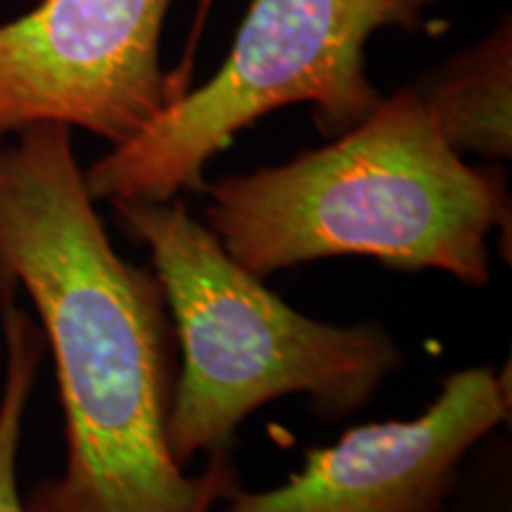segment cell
<instances>
[{
	"label": "cell",
	"mask_w": 512,
	"mask_h": 512,
	"mask_svg": "<svg viewBox=\"0 0 512 512\" xmlns=\"http://www.w3.org/2000/svg\"><path fill=\"white\" fill-rule=\"evenodd\" d=\"M444 512H512V475L508 446L475 451V463L463 470L460 484Z\"/></svg>",
	"instance_id": "9c48e42d"
},
{
	"label": "cell",
	"mask_w": 512,
	"mask_h": 512,
	"mask_svg": "<svg viewBox=\"0 0 512 512\" xmlns=\"http://www.w3.org/2000/svg\"><path fill=\"white\" fill-rule=\"evenodd\" d=\"M441 138L458 155L512 157V19L413 83Z\"/></svg>",
	"instance_id": "52a82bcc"
},
{
	"label": "cell",
	"mask_w": 512,
	"mask_h": 512,
	"mask_svg": "<svg viewBox=\"0 0 512 512\" xmlns=\"http://www.w3.org/2000/svg\"><path fill=\"white\" fill-rule=\"evenodd\" d=\"M174 0H38L0 24V140L36 124L126 143L178 95L162 67Z\"/></svg>",
	"instance_id": "5b68a950"
},
{
	"label": "cell",
	"mask_w": 512,
	"mask_h": 512,
	"mask_svg": "<svg viewBox=\"0 0 512 512\" xmlns=\"http://www.w3.org/2000/svg\"><path fill=\"white\" fill-rule=\"evenodd\" d=\"M508 420V377L456 370L418 418L351 427L332 446L306 448L285 484L242 486L214 512H444L465 460Z\"/></svg>",
	"instance_id": "8992f818"
},
{
	"label": "cell",
	"mask_w": 512,
	"mask_h": 512,
	"mask_svg": "<svg viewBox=\"0 0 512 512\" xmlns=\"http://www.w3.org/2000/svg\"><path fill=\"white\" fill-rule=\"evenodd\" d=\"M439 0H252L219 72L166 105L143 131L83 169L95 202L155 200L202 190L204 169L245 128L306 105L335 138L384 95L366 46L377 31H432Z\"/></svg>",
	"instance_id": "277c9868"
},
{
	"label": "cell",
	"mask_w": 512,
	"mask_h": 512,
	"mask_svg": "<svg viewBox=\"0 0 512 512\" xmlns=\"http://www.w3.org/2000/svg\"><path fill=\"white\" fill-rule=\"evenodd\" d=\"M110 207L128 238L150 249L183 354L166 427L181 467L197 453L230 451L242 422L283 396H306L318 418H347L403 366L377 320L323 323L285 304L192 219L181 197Z\"/></svg>",
	"instance_id": "3957f363"
},
{
	"label": "cell",
	"mask_w": 512,
	"mask_h": 512,
	"mask_svg": "<svg viewBox=\"0 0 512 512\" xmlns=\"http://www.w3.org/2000/svg\"><path fill=\"white\" fill-rule=\"evenodd\" d=\"M86 188L72 128L0 140V290L27 294L55 363L67 456L27 512H214L242 489L211 453L185 475L166 444L176 332L157 275L114 249Z\"/></svg>",
	"instance_id": "6da1fadb"
},
{
	"label": "cell",
	"mask_w": 512,
	"mask_h": 512,
	"mask_svg": "<svg viewBox=\"0 0 512 512\" xmlns=\"http://www.w3.org/2000/svg\"><path fill=\"white\" fill-rule=\"evenodd\" d=\"M0 339L5 366L0 392V512H27L17 484V456L31 392L48 349L41 325L17 304L15 290H0Z\"/></svg>",
	"instance_id": "ba28073f"
},
{
	"label": "cell",
	"mask_w": 512,
	"mask_h": 512,
	"mask_svg": "<svg viewBox=\"0 0 512 512\" xmlns=\"http://www.w3.org/2000/svg\"><path fill=\"white\" fill-rule=\"evenodd\" d=\"M0 366H3V339H0Z\"/></svg>",
	"instance_id": "30bf717a"
},
{
	"label": "cell",
	"mask_w": 512,
	"mask_h": 512,
	"mask_svg": "<svg viewBox=\"0 0 512 512\" xmlns=\"http://www.w3.org/2000/svg\"><path fill=\"white\" fill-rule=\"evenodd\" d=\"M202 190L207 228L261 280L309 261L368 256L486 287L491 233L510 235L505 174L467 164L411 86L325 147Z\"/></svg>",
	"instance_id": "7a4b0ae2"
}]
</instances>
